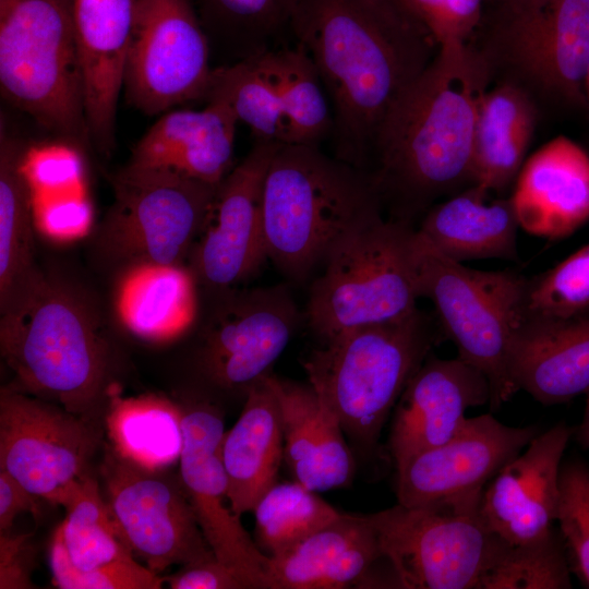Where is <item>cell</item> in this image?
Wrapping results in <instances>:
<instances>
[{"instance_id": "cell-44", "label": "cell", "mask_w": 589, "mask_h": 589, "mask_svg": "<svg viewBox=\"0 0 589 589\" xmlns=\"http://www.w3.org/2000/svg\"><path fill=\"white\" fill-rule=\"evenodd\" d=\"M172 589H244L245 581L216 557L191 563L165 577Z\"/></svg>"}, {"instance_id": "cell-29", "label": "cell", "mask_w": 589, "mask_h": 589, "mask_svg": "<svg viewBox=\"0 0 589 589\" xmlns=\"http://www.w3.org/2000/svg\"><path fill=\"white\" fill-rule=\"evenodd\" d=\"M113 309L134 337L166 344L184 335L197 315V281L184 264L137 263L117 272Z\"/></svg>"}, {"instance_id": "cell-16", "label": "cell", "mask_w": 589, "mask_h": 589, "mask_svg": "<svg viewBox=\"0 0 589 589\" xmlns=\"http://www.w3.org/2000/svg\"><path fill=\"white\" fill-rule=\"evenodd\" d=\"M278 142L255 140L216 185L188 257L197 285L215 293L235 288L267 260L263 188Z\"/></svg>"}, {"instance_id": "cell-23", "label": "cell", "mask_w": 589, "mask_h": 589, "mask_svg": "<svg viewBox=\"0 0 589 589\" xmlns=\"http://www.w3.org/2000/svg\"><path fill=\"white\" fill-rule=\"evenodd\" d=\"M203 109H171L134 145L128 166L161 170L218 184L233 168L236 125L232 108L209 98Z\"/></svg>"}, {"instance_id": "cell-4", "label": "cell", "mask_w": 589, "mask_h": 589, "mask_svg": "<svg viewBox=\"0 0 589 589\" xmlns=\"http://www.w3.org/2000/svg\"><path fill=\"white\" fill-rule=\"evenodd\" d=\"M370 175L318 145L279 143L263 188L267 257L303 281L350 230L383 214Z\"/></svg>"}, {"instance_id": "cell-24", "label": "cell", "mask_w": 589, "mask_h": 589, "mask_svg": "<svg viewBox=\"0 0 589 589\" xmlns=\"http://www.w3.org/2000/svg\"><path fill=\"white\" fill-rule=\"evenodd\" d=\"M509 374L515 388L544 406L589 392V315L524 313L515 332Z\"/></svg>"}, {"instance_id": "cell-43", "label": "cell", "mask_w": 589, "mask_h": 589, "mask_svg": "<svg viewBox=\"0 0 589 589\" xmlns=\"http://www.w3.org/2000/svg\"><path fill=\"white\" fill-rule=\"evenodd\" d=\"M31 533L0 532V589L34 588Z\"/></svg>"}, {"instance_id": "cell-36", "label": "cell", "mask_w": 589, "mask_h": 589, "mask_svg": "<svg viewBox=\"0 0 589 589\" xmlns=\"http://www.w3.org/2000/svg\"><path fill=\"white\" fill-rule=\"evenodd\" d=\"M225 100L255 140L287 143L285 115L271 82L250 56L213 69L206 99Z\"/></svg>"}, {"instance_id": "cell-20", "label": "cell", "mask_w": 589, "mask_h": 589, "mask_svg": "<svg viewBox=\"0 0 589 589\" xmlns=\"http://www.w3.org/2000/svg\"><path fill=\"white\" fill-rule=\"evenodd\" d=\"M491 398L486 376L465 360L425 359L394 407L388 449L396 469L450 440L465 422L467 409L490 405Z\"/></svg>"}, {"instance_id": "cell-47", "label": "cell", "mask_w": 589, "mask_h": 589, "mask_svg": "<svg viewBox=\"0 0 589 589\" xmlns=\"http://www.w3.org/2000/svg\"><path fill=\"white\" fill-rule=\"evenodd\" d=\"M374 2H378V3H383V4H388V5H392L394 8H397L399 10H401L402 12H406L412 16H414L416 19L417 15L413 13L412 9L410 8L409 3L407 0H372ZM419 20V19H418ZM420 21V20H419ZM421 22V21H420ZM422 23V22H421Z\"/></svg>"}, {"instance_id": "cell-17", "label": "cell", "mask_w": 589, "mask_h": 589, "mask_svg": "<svg viewBox=\"0 0 589 589\" xmlns=\"http://www.w3.org/2000/svg\"><path fill=\"white\" fill-rule=\"evenodd\" d=\"M180 479L201 531L215 556L233 569L248 588L271 589L268 555L251 539L229 504L220 458L225 433L220 412L205 402L182 409Z\"/></svg>"}, {"instance_id": "cell-30", "label": "cell", "mask_w": 589, "mask_h": 589, "mask_svg": "<svg viewBox=\"0 0 589 589\" xmlns=\"http://www.w3.org/2000/svg\"><path fill=\"white\" fill-rule=\"evenodd\" d=\"M541 109L519 86L491 84L479 97L473 136L474 184L503 195L527 159Z\"/></svg>"}, {"instance_id": "cell-1", "label": "cell", "mask_w": 589, "mask_h": 589, "mask_svg": "<svg viewBox=\"0 0 589 589\" xmlns=\"http://www.w3.org/2000/svg\"><path fill=\"white\" fill-rule=\"evenodd\" d=\"M290 31L332 104L335 156L365 170L380 125L438 46L418 19L372 0H300Z\"/></svg>"}, {"instance_id": "cell-41", "label": "cell", "mask_w": 589, "mask_h": 589, "mask_svg": "<svg viewBox=\"0 0 589 589\" xmlns=\"http://www.w3.org/2000/svg\"><path fill=\"white\" fill-rule=\"evenodd\" d=\"M556 521L573 569L589 588V467L584 462L561 467Z\"/></svg>"}, {"instance_id": "cell-28", "label": "cell", "mask_w": 589, "mask_h": 589, "mask_svg": "<svg viewBox=\"0 0 589 589\" xmlns=\"http://www.w3.org/2000/svg\"><path fill=\"white\" fill-rule=\"evenodd\" d=\"M268 374L248 389L241 414L220 443L227 495L239 517L277 483L284 459L281 413Z\"/></svg>"}, {"instance_id": "cell-15", "label": "cell", "mask_w": 589, "mask_h": 589, "mask_svg": "<svg viewBox=\"0 0 589 589\" xmlns=\"http://www.w3.org/2000/svg\"><path fill=\"white\" fill-rule=\"evenodd\" d=\"M218 294L201 334L197 366L215 387L247 393L286 349L300 314L286 285Z\"/></svg>"}, {"instance_id": "cell-42", "label": "cell", "mask_w": 589, "mask_h": 589, "mask_svg": "<svg viewBox=\"0 0 589 589\" xmlns=\"http://www.w3.org/2000/svg\"><path fill=\"white\" fill-rule=\"evenodd\" d=\"M438 47L466 45L484 0H407Z\"/></svg>"}, {"instance_id": "cell-8", "label": "cell", "mask_w": 589, "mask_h": 589, "mask_svg": "<svg viewBox=\"0 0 589 589\" xmlns=\"http://www.w3.org/2000/svg\"><path fill=\"white\" fill-rule=\"evenodd\" d=\"M0 89L39 127L91 144L72 0H9L0 5Z\"/></svg>"}, {"instance_id": "cell-19", "label": "cell", "mask_w": 589, "mask_h": 589, "mask_svg": "<svg viewBox=\"0 0 589 589\" xmlns=\"http://www.w3.org/2000/svg\"><path fill=\"white\" fill-rule=\"evenodd\" d=\"M574 432V428L560 422L538 433L485 485L480 512L500 539L509 544H528L555 530L562 458Z\"/></svg>"}, {"instance_id": "cell-11", "label": "cell", "mask_w": 589, "mask_h": 589, "mask_svg": "<svg viewBox=\"0 0 589 589\" xmlns=\"http://www.w3.org/2000/svg\"><path fill=\"white\" fill-rule=\"evenodd\" d=\"M482 494L371 514L383 558L407 589H479L502 539L485 524Z\"/></svg>"}, {"instance_id": "cell-27", "label": "cell", "mask_w": 589, "mask_h": 589, "mask_svg": "<svg viewBox=\"0 0 589 589\" xmlns=\"http://www.w3.org/2000/svg\"><path fill=\"white\" fill-rule=\"evenodd\" d=\"M519 228L510 196L473 184L434 204L420 219L417 231L437 252L458 263L519 262Z\"/></svg>"}, {"instance_id": "cell-38", "label": "cell", "mask_w": 589, "mask_h": 589, "mask_svg": "<svg viewBox=\"0 0 589 589\" xmlns=\"http://www.w3.org/2000/svg\"><path fill=\"white\" fill-rule=\"evenodd\" d=\"M300 0H192L203 25L241 40L245 58L275 48Z\"/></svg>"}, {"instance_id": "cell-13", "label": "cell", "mask_w": 589, "mask_h": 589, "mask_svg": "<svg viewBox=\"0 0 589 589\" xmlns=\"http://www.w3.org/2000/svg\"><path fill=\"white\" fill-rule=\"evenodd\" d=\"M106 448L103 495L134 557L160 575L172 565L216 557L205 540L181 479ZM217 558V557H216Z\"/></svg>"}, {"instance_id": "cell-40", "label": "cell", "mask_w": 589, "mask_h": 589, "mask_svg": "<svg viewBox=\"0 0 589 589\" xmlns=\"http://www.w3.org/2000/svg\"><path fill=\"white\" fill-rule=\"evenodd\" d=\"M51 580L60 589H159L165 578L135 557L82 570L73 565L57 527L49 545Z\"/></svg>"}, {"instance_id": "cell-37", "label": "cell", "mask_w": 589, "mask_h": 589, "mask_svg": "<svg viewBox=\"0 0 589 589\" xmlns=\"http://www.w3.org/2000/svg\"><path fill=\"white\" fill-rule=\"evenodd\" d=\"M569 570L566 548L556 530L528 544L502 540L479 589H568Z\"/></svg>"}, {"instance_id": "cell-31", "label": "cell", "mask_w": 589, "mask_h": 589, "mask_svg": "<svg viewBox=\"0 0 589 589\" xmlns=\"http://www.w3.org/2000/svg\"><path fill=\"white\" fill-rule=\"evenodd\" d=\"M0 312L14 304L44 269L35 260V214L32 188L24 169L25 148L0 128Z\"/></svg>"}, {"instance_id": "cell-22", "label": "cell", "mask_w": 589, "mask_h": 589, "mask_svg": "<svg viewBox=\"0 0 589 589\" xmlns=\"http://www.w3.org/2000/svg\"><path fill=\"white\" fill-rule=\"evenodd\" d=\"M509 196L527 233L570 236L589 221V152L563 135L550 140L527 157Z\"/></svg>"}, {"instance_id": "cell-32", "label": "cell", "mask_w": 589, "mask_h": 589, "mask_svg": "<svg viewBox=\"0 0 589 589\" xmlns=\"http://www.w3.org/2000/svg\"><path fill=\"white\" fill-rule=\"evenodd\" d=\"M106 425L110 447L120 456L153 469L179 461L182 409L157 395L122 397L113 384L107 395Z\"/></svg>"}, {"instance_id": "cell-35", "label": "cell", "mask_w": 589, "mask_h": 589, "mask_svg": "<svg viewBox=\"0 0 589 589\" xmlns=\"http://www.w3.org/2000/svg\"><path fill=\"white\" fill-rule=\"evenodd\" d=\"M255 542L279 554L334 521L340 513L298 481L276 483L255 504Z\"/></svg>"}, {"instance_id": "cell-25", "label": "cell", "mask_w": 589, "mask_h": 589, "mask_svg": "<svg viewBox=\"0 0 589 589\" xmlns=\"http://www.w3.org/2000/svg\"><path fill=\"white\" fill-rule=\"evenodd\" d=\"M284 430V459L293 478L323 492L348 485L354 471L345 432L334 412L310 384L268 374Z\"/></svg>"}, {"instance_id": "cell-26", "label": "cell", "mask_w": 589, "mask_h": 589, "mask_svg": "<svg viewBox=\"0 0 589 589\" xmlns=\"http://www.w3.org/2000/svg\"><path fill=\"white\" fill-rule=\"evenodd\" d=\"M383 558L371 515L341 514L294 546L268 556L271 589H344Z\"/></svg>"}, {"instance_id": "cell-39", "label": "cell", "mask_w": 589, "mask_h": 589, "mask_svg": "<svg viewBox=\"0 0 589 589\" xmlns=\"http://www.w3.org/2000/svg\"><path fill=\"white\" fill-rule=\"evenodd\" d=\"M524 313L589 315V243L555 266L527 277Z\"/></svg>"}, {"instance_id": "cell-12", "label": "cell", "mask_w": 589, "mask_h": 589, "mask_svg": "<svg viewBox=\"0 0 589 589\" xmlns=\"http://www.w3.org/2000/svg\"><path fill=\"white\" fill-rule=\"evenodd\" d=\"M209 40L192 0H136L123 91L131 106L155 116L206 99Z\"/></svg>"}, {"instance_id": "cell-7", "label": "cell", "mask_w": 589, "mask_h": 589, "mask_svg": "<svg viewBox=\"0 0 589 589\" xmlns=\"http://www.w3.org/2000/svg\"><path fill=\"white\" fill-rule=\"evenodd\" d=\"M416 232L414 225L381 214L335 244L306 305L308 323L322 340L418 309Z\"/></svg>"}, {"instance_id": "cell-34", "label": "cell", "mask_w": 589, "mask_h": 589, "mask_svg": "<svg viewBox=\"0 0 589 589\" xmlns=\"http://www.w3.org/2000/svg\"><path fill=\"white\" fill-rule=\"evenodd\" d=\"M62 507L58 526L69 558L82 570L134 557L112 520L100 485L89 472L80 479Z\"/></svg>"}, {"instance_id": "cell-10", "label": "cell", "mask_w": 589, "mask_h": 589, "mask_svg": "<svg viewBox=\"0 0 589 589\" xmlns=\"http://www.w3.org/2000/svg\"><path fill=\"white\" fill-rule=\"evenodd\" d=\"M109 182L113 202L92 238L96 259L117 272L137 263L184 264L217 184L128 165Z\"/></svg>"}, {"instance_id": "cell-45", "label": "cell", "mask_w": 589, "mask_h": 589, "mask_svg": "<svg viewBox=\"0 0 589 589\" xmlns=\"http://www.w3.org/2000/svg\"><path fill=\"white\" fill-rule=\"evenodd\" d=\"M38 498L7 471L0 469V532H7L15 518L23 513H31L35 518L40 515Z\"/></svg>"}, {"instance_id": "cell-18", "label": "cell", "mask_w": 589, "mask_h": 589, "mask_svg": "<svg viewBox=\"0 0 589 589\" xmlns=\"http://www.w3.org/2000/svg\"><path fill=\"white\" fill-rule=\"evenodd\" d=\"M538 428L503 424L491 413L466 418L447 442L397 468L399 504L424 506L483 493L488 481L522 452Z\"/></svg>"}, {"instance_id": "cell-5", "label": "cell", "mask_w": 589, "mask_h": 589, "mask_svg": "<svg viewBox=\"0 0 589 589\" xmlns=\"http://www.w3.org/2000/svg\"><path fill=\"white\" fill-rule=\"evenodd\" d=\"M466 46L490 85L515 84L540 109H588L589 0H484Z\"/></svg>"}, {"instance_id": "cell-33", "label": "cell", "mask_w": 589, "mask_h": 589, "mask_svg": "<svg viewBox=\"0 0 589 589\" xmlns=\"http://www.w3.org/2000/svg\"><path fill=\"white\" fill-rule=\"evenodd\" d=\"M279 98L287 143L318 145L333 129V113L320 74L297 41L251 56Z\"/></svg>"}, {"instance_id": "cell-2", "label": "cell", "mask_w": 589, "mask_h": 589, "mask_svg": "<svg viewBox=\"0 0 589 589\" xmlns=\"http://www.w3.org/2000/svg\"><path fill=\"white\" fill-rule=\"evenodd\" d=\"M489 86L466 45L441 46L392 107L366 164L389 218L414 225L434 204L474 184L477 108Z\"/></svg>"}, {"instance_id": "cell-21", "label": "cell", "mask_w": 589, "mask_h": 589, "mask_svg": "<svg viewBox=\"0 0 589 589\" xmlns=\"http://www.w3.org/2000/svg\"><path fill=\"white\" fill-rule=\"evenodd\" d=\"M136 0H72L92 146L110 156Z\"/></svg>"}, {"instance_id": "cell-3", "label": "cell", "mask_w": 589, "mask_h": 589, "mask_svg": "<svg viewBox=\"0 0 589 589\" xmlns=\"http://www.w3.org/2000/svg\"><path fill=\"white\" fill-rule=\"evenodd\" d=\"M0 350L15 376L11 386L82 417L113 385L100 314L91 296L59 275L44 271L0 313Z\"/></svg>"}, {"instance_id": "cell-6", "label": "cell", "mask_w": 589, "mask_h": 589, "mask_svg": "<svg viewBox=\"0 0 589 589\" xmlns=\"http://www.w3.org/2000/svg\"><path fill=\"white\" fill-rule=\"evenodd\" d=\"M442 336L436 316L417 309L404 318L322 340L303 366L345 434L372 448L407 383Z\"/></svg>"}, {"instance_id": "cell-48", "label": "cell", "mask_w": 589, "mask_h": 589, "mask_svg": "<svg viewBox=\"0 0 589 589\" xmlns=\"http://www.w3.org/2000/svg\"><path fill=\"white\" fill-rule=\"evenodd\" d=\"M585 92H586L587 106L589 110V71L586 77Z\"/></svg>"}, {"instance_id": "cell-49", "label": "cell", "mask_w": 589, "mask_h": 589, "mask_svg": "<svg viewBox=\"0 0 589 589\" xmlns=\"http://www.w3.org/2000/svg\"><path fill=\"white\" fill-rule=\"evenodd\" d=\"M9 0H0V5L4 4L5 2H8Z\"/></svg>"}, {"instance_id": "cell-46", "label": "cell", "mask_w": 589, "mask_h": 589, "mask_svg": "<svg viewBox=\"0 0 589 589\" xmlns=\"http://www.w3.org/2000/svg\"><path fill=\"white\" fill-rule=\"evenodd\" d=\"M578 442L585 447L589 448V392L586 394V405L584 409V416L580 424L575 429Z\"/></svg>"}, {"instance_id": "cell-14", "label": "cell", "mask_w": 589, "mask_h": 589, "mask_svg": "<svg viewBox=\"0 0 589 589\" xmlns=\"http://www.w3.org/2000/svg\"><path fill=\"white\" fill-rule=\"evenodd\" d=\"M99 444L88 417L13 386L0 392V469L40 500L62 506L88 473Z\"/></svg>"}, {"instance_id": "cell-9", "label": "cell", "mask_w": 589, "mask_h": 589, "mask_svg": "<svg viewBox=\"0 0 589 589\" xmlns=\"http://www.w3.org/2000/svg\"><path fill=\"white\" fill-rule=\"evenodd\" d=\"M419 296L432 301L443 335L492 388L490 408L517 393L509 358L525 312L527 277L513 269L479 271L437 252L416 232Z\"/></svg>"}]
</instances>
